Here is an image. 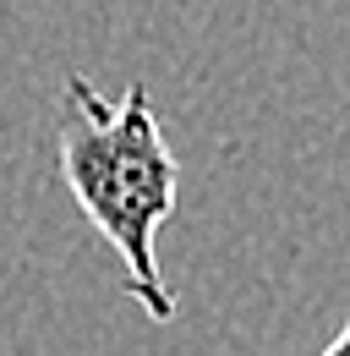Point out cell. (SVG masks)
I'll use <instances>...</instances> for the list:
<instances>
[{"label": "cell", "instance_id": "7a4b0ae2", "mask_svg": "<svg viewBox=\"0 0 350 356\" xmlns=\"http://www.w3.org/2000/svg\"><path fill=\"white\" fill-rule=\"evenodd\" d=\"M317 356H350V312H345V323H340V334H334Z\"/></svg>", "mask_w": 350, "mask_h": 356}, {"label": "cell", "instance_id": "6da1fadb", "mask_svg": "<svg viewBox=\"0 0 350 356\" xmlns=\"http://www.w3.org/2000/svg\"><path fill=\"white\" fill-rule=\"evenodd\" d=\"M60 181L77 197L88 225L110 241L126 274V296L142 318L170 323L175 296L159 274V230L175 214L181 165H175L153 99L131 83L121 99L99 93L83 72L66 77L60 99Z\"/></svg>", "mask_w": 350, "mask_h": 356}]
</instances>
